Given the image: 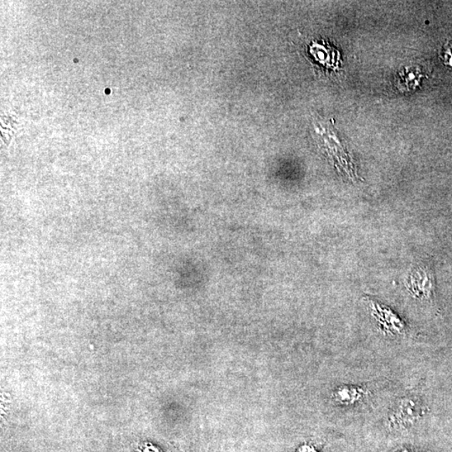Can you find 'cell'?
Here are the masks:
<instances>
[{
    "mask_svg": "<svg viewBox=\"0 0 452 452\" xmlns=\"http://www.w3.org/2000/svg\"><path fill=\"white\" fill-rule=\"evenodd\" d=\"M426 414V407L421 399L415 396L399 399L387 419L389 429L403 431L411 429Z\"/></svg>",
    "mask_w": 452,
    "mask_h": 452,
    "instance_id": "6da1fadb",
    "label": "cell"
},
{
    "mask_svg": "<svg viewBox=\"0 0 452 452\" xmlns=\"http://www.w3.org/2000/svg\"><path fill=\"white\" fill-rule=\"evenodd\" d=\"M317 135L320 137L327 150L328 156L334 161L337 169L348 176L349 179H354L357 177L353 161L350 159L349 153H347L345 147L341 144L339 137L337 136L334 128L328 125L317 122L316 123Z\"/></svg>",
    "mask_w": 452,
    "mask_h": 452,
    "instance_id": "7a4b0ae2",
    "label": "cell"
},
{
    "mask_svg": "<svg viewBox=\"0 0 452 452\" xmlns=\"http://www.w3.org/2000/svg\"><path fill=\"white\" fill-rule=\"evenodd\" d=\"M365 303L383 335L398 339L407 334L406 323L392 309L370 298H366Z\"/></svg>",
    "mask_w": 452,
    "mask_h": 452,
    "instance_id": "3957f363",
    "label": "cell"
},
{
    "mask_svg": "<svg viewBox=\"0 0 452 452\" xmlns=\"http://www.w3.org/2000/svg\"><path fill=\"white\" fill-rule=\"evenodd\" d=\"M406 288L419 301H429L435 293V280L426 266H417L408 275Z\"/></svg>",
    "mask_w": 452,
    "mask_h": 452,
    "instance_id": "277c9868",
    "label": "cell"
},
{
    "mask_svg": "<svg viewBox=\"0 0 452 452\" xmlns=\"http://www.w3.org/2000/svg\"><path fill=\"white\" fill-rule=\"evenodd\" d=\"M368 396L369 391L365 387L354 384H344L334 390L332 399L340 406L352 407L365 401Z\"/></svg>",
    "mask_w": 452,
    "mask_h": 452,
    "instance_id": "5b68a950",
    "label": "cell"
},
{
    "mask_svg": "<svg viewBox=\"0 0 452 452\" xmlns=\"http://www.w3.org/2000/svg\"><path fill=\"white\" fill-rule=\"evenodd\" d=\"M423 75L416 66L399 71L396 78V87L401 93H410L421 84Z\"/></svg>",
    "mask_w": 452,
    "mask_h": 452,
    "instance_id": "8992f818",
    "label": "cell"
},
{
    "mask_svg": "<svg viewBox=\"0 0 452 452\" xmlns=\"http://www.w3.org/2000/svg\"><path fill=\"white\" fill-rule=\"evenodd\" d=\"M328 48L327 46L314 43L310 47L311 54L315 57L316 60L323 65H334L335 61L331 58L332 56H334V51H327Z\"/></svg>",
    "mask_w": 452,
    "mask_h": 452,
    "instance_id": "52a82bcc",
    "label": "cell"
},
{
    "mask_svg": "<svg viewBox=\"0 0 452 452\" xmlns=\"http://www.w3.org/2000/svg\"><path fill=\"white\" fill-rule=\"evenodd\" d=\"M441 58L446 65L452 66V42L448 43L444 46L442 51Z\"/></svg>",
    "mask_w": 452,
    "mask_h": 452,
    "instance_id": "ba28073f",
    "label": "cell"
},
{
    "mask_svg": "<svg viewBox=\"0 0 452 452\" xmlns=\"http://www.w3.org/2000/svg\"><path fill=\"white\" fill-rule=\"evenodd\" d=\"M296 452H320V450L312 443H304L298 447Z\"/></svg>",
    "mask_w": 452,
    "mask_h": 452,
    "instance_id": "9c48e42d",
    "label": "cell"
},
{
    "mask_svg": "<svg viewBox=\"0 0 452 452\" xmlns=\"http://www.w3.org/2000/svg\"><path fill=\"white\" fill-rule=\"evenodd\" d=\"M141 452H161L157 447L150 444H144Z\"/></svg>",
    "mask_w": 452,
    "mask_h": 452,
    "instance_id": "30bf717a",
    "label": "cell"
},
{
    "mask_svg": "<svg viewBox=\"0 0 452 452\" xmlns=\"http://www.w3.org/2000/svg\"><path fill=\"white\" fill-rule=\"evenodd\" d=\"M393 452H415V451H413L412 450L408 449V448H403V449H399Z\"/></svg>",
    "mask_w": 452,
    "mask_h": 452,
    "instance_id": "8fae6325",
    "label": "cell"
}]
</instances>
